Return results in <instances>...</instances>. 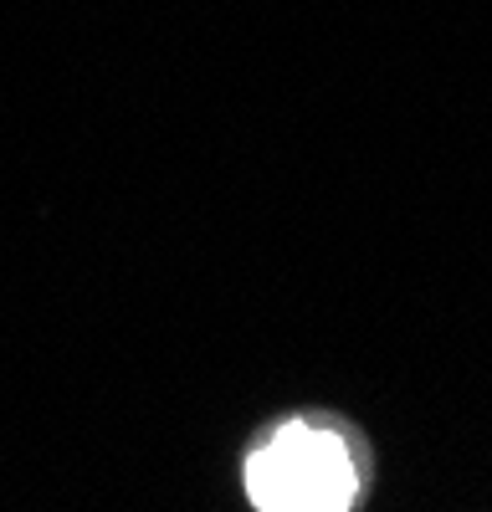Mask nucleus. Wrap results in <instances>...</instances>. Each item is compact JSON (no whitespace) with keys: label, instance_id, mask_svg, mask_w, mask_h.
<instances>
[{"label":"nucleus","instance_id":"f257e3e1","mask_svg":"<svg viewBox=\"0 0 492 512\" xmlns=\"http://www.w3.org/2000/svg\"><path fill=\"white\" fill-rule=\"evenodd\" d=\"M354 487L359 477L344 436L318 425H282L246 461V492L262 512H344Z\"/></svg>","mask_w":492,"mask_h":512}]
</instances>
